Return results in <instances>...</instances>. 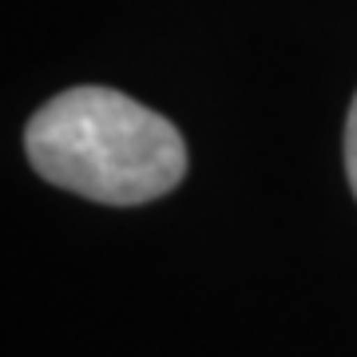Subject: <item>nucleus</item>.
Returning <instances> with one entry per match:
<instances>
[{"instance_id":"nucleus-1","label":"nucleus","mask_w":357,"mask_h":357,"mask_svg":"<svg viewBox=\"0 0 357 357\" xmlns=\"http://www.w3.org/2000/svg\"><path fill=\"white\" fill-rule=\"evenodd\" d=\"M24 155L44 183L103 206H143L187 175V143L167 115L115 88L60 91L24 128Z\"/></svg>"},{"instance_id":"nucleus-2","label":"nucleus","mask_w":357,"mask_h":357,"mask_svg":"<svg viewBox=\"0 0 357 357\" xmlns=\"http://www.w3.org/2000/svg\"><path fill=\"white\" fill-rule=\"evenodd\" d=\"M345 175H349V187L357 199V96L349 103V115H345Z\"/></svg>"}]
</instances>
